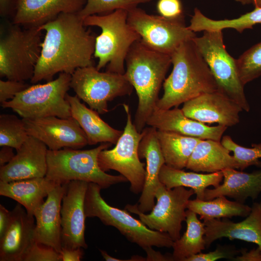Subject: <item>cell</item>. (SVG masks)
I'll return each instance as SVG.
<instances>
[{"instance_id":"18","label":"cell","mask_w":261,"mask_h":261,"mask_svg":"<svg viewBox=\"0 0 261 261\" xmlns=\"http://www.w3.org/2000/svg\"><path fill=\"white\" fill-rule=\"evenodd\" d=\"M138 147L140 159L146 160L144 186L136 204L143 213L151 211L155 205V192L161 183L159 178L162 166L165 164L157 137V130L152 127H145Z\"/></svg>"},{"instance_id":"49","label":"cell","mask_w":261,"mask_h":261,"mask_svg":"<svg viewBox=\"0 0 261 261\" xmlns=\"http://www.w3.org/2000/svg\"><path fill=\"white\" fill-rule=\"evenodd\" d=\"M255 6L261 7V0H253Z\"/></svg>"},{"instance_id":"4","label":"cell","mask_w":261,"mask_h":261,"mask_svg":"<svg viewBox=\"0 0 261 261\" xmlns=\"http://www.w3.org/2000/svg\"><path fill=\"white\" fill-rule=\"evenodd\" d=\"M128 11L117 9L110 13L93 14L83 19L85 26H97L101 33L96 37L94 56L98 59V70L119 74L125 72V62L131 45L141 39L127 22Z\"/></svg>"},{"instance_id":"40","label":"cell","mask_w":261,"mask_h":261,"mask_svg":"<svg viewBox=\"0 0 261 261\" xmlns=\"http://www.w3.org/2000/svg\"><path fill=\"white\" fill-rule=\"evenodd\" d=\"M160 15L168 18H176L183 15L180 0H159L157 4Z\"/></svg>"},{"instance_id":"36","label":"cell","mask_w":261,"mask_h":261,"mask_svg":"<svg viewBox=\"0 0 261 261\" xmlns=\"http://www.w3.org/2000/svg\"><path fill=\"white\" fill-rule=\"evenodd\" d=\"M152 0H87V2L77 14L82 18L93 14H106L117 9L129 11L141 3H145Z\"/></svg>"},{"instance_id":"6","label":"cell","mask_w":261,"mask_h":261,"mask_svg":"<svg viewBox=\"0 0 261 261\" xmlns=\"http://www.w3.org/2000/svg\"><path fill=\"white\" fill-rule=\"evenodd\" d=\"M102 189L97 184L88 183L84 202L86 218H98L104 225L114 227L128 241L144 250L154 246L172 247L174 241L167 233L150 229L126 209L108 204L101 196Z\"/></svg>"},{"instance_id":"5","label":"cell","mask_w":261,"mask_h":261,"mask_svg":"<svg viewBox=\"0 0 261 261\" xmlns=\"http://www.w3.org/2000/svg\"><path fill=\"white\" fill-rule=\"evenodd\" d=\"M111 144L102 143L87 150L65 148L58 150L48 149L47 169L45 177L58 184L72 180L94 183L102 189L113 185L128 182L121 174L111 175L99 167L98 156L102 150L108 149Z\"/></svg>"},{"instance_id":"22","label":"cell","mask_w":261,"mask_h":261,"mask_svg":"<svg viewBox=\"0 0 261 261\" xmlns=\"http://www.w3.org/2000/svg\"><path fill=\"white\" fill-rule=\"evenodd\" d=\"M65 189L66 184L57 185L34 215V240L53 247L59 253L62 247L60 210Z\"/></svg>"},{"instance_id":"19","label":"cell","mask_w":261,"mask_h":261,"mask_svg":"<svg viewBox=\"0 0 261 261\" xmlns=\"http://www.w3.org/2000/svg\"><path fill=\"white\" fill-rule=\"evenodd\" d=\"M18 203L11 211V219L0 238V261H23L33 242L35 217Z\"/></svg>"},{"instance_id":"1","label":"cell","mask_w":261,"mask_h":261,"mask_svg":"<svg viewBox=\"0 0 261 261\" xmlns=\"http://www.w3.org/2000/svg\"><path fill=\"white\" fill-rule=\"evenodd\" d=\"M85 27L83 19L74 13L60 14L39 26L45 34L32 83L49 81L58 73L72 74L79 68L93 65L96 37Z\"/></svg>"},{"instance_id":"12","label":"cell","mask_w":261,"mask_h":261,"mask_svg":"<svg viewBox=\"0 0 261 261\" xmlns=\"http://www.w3.org/2000/svg\"><path fill=\"white\" fill-rule=\"evenodd\" d=\"M127 22L138 33L143 43L170 56L182 43L196 36L186 26L184 15L168 18L148 14L137 7L128 11Z\"/></svg>"},{"instance_id":"48","label":"cell","mask_w":261,"mask_h":261,"mask_svg":"<svg viewBox=\"0 0 261 261\" xmlns=\"http://www.w3.org/2000/svg\"><path fill=\"white\" fill-rule=\"evenodd\" d=\"M236 2L241 3L242 4L246 5L253 3V0H234Z\"/></svg>"},{"instance_id":"16","label":"cell","mask_w":261,"mask_h":261,"mask_svg":"<svg viewBox=\"0 0 261 261\" xmlns=\"http://www.w3.org/2000/svg\"><path fill=\"white\" fill-rule=\"evenodd\" d=\"M188 117L205 123L232 127L240 121L241 107L219 90L206 93L183 103L181 108Z\"/></svg>"},{"instance_id":"27","label":"cell","mask_w":261,"mask_h":261,"mask_svg":"<svg viewBox=\"0 0 261 261\" xmlns=\"http://www.w3.org/2000/svg\"><path fill=\"white\" fill-rule=\"evenodd\" d=\"M194 172L208 173L222 171L227 168L239 169L230 151L221 141L201 139L196 145L186 167Z\"/></svg>"},{"instance_id":"46","label":"cell","mask_w":261,"mask_h":261,"mask_svg":"<svg viewBox=\"0 0 261 261\" xmlns=\"http://www.w3.org/2000/svg\"><path fill=\"white\" fill-rule=\"evenodd\" d=\"M13 0H0V13L2 15L7 14L9 12Z\"/></svg>"},{"instance_id":"9","label":"cell","mask_w":261,"mask_h":261,"mask_svg":"<svg viewBox=\"0 0 261 261\" xmlns=\"http://www.w3.org/2000/svg\"><path fill=\"white\" fill-rule=\"evenodd\" d=\"M207 63L219 90L236 102L246 112L250 110L244 85L239 76L236 59L227 51L222 30L203 31L193 39Z\"/></svg>"},{"instance_id":"13","label":"cell","mask_w":261,"mask_h":261,"mask_svg":"<svg viewBox=\"0 0 261 261\" xmlns=\"http://www.w3.org/2000/svg\"><path fill=\"white\" fill-rule=\"evenodd\" d=\"M194 191L184 187L167 188L161 183L155 192L157 200L149 214L140 211L136 204H127L125 209L134 213L150 229L167 233L174 241L180 237L182 223L186 219V210Z\"/></svg>"},{"instance_id":"10","label":"cell","mask_w":261,"mask_h":261,"mask_svg":"<svg viewBox=\"0 0 261 261\" xmlns=\"http://www.w3.org/2000/svg\"><path fill=\"white\" fill-rule=\"evenodd\" d=\"M126 114V124L115 146L105 149L98 156V163L104 172L116 171L126 178L130 183V190L134 194L141 193L145 184V163L141 162L138 147L142 137L132 121L128 105L123 104Z\"/></svg>"},{"instance_id":"44","label":"cell","mask_w":261,"mask_h":261,"mask_svg":"<svg viewBox=\"0 0 261 261\" xmlns=\"http://www.w3.org/2000/svg\"><path fill=\"white\" fill-rule=\"evenodd\" d=\"M147 254L145 258L146 261H173L172 255H163L159 252L154 250L152 247H148L144 250Z\"/></svg>"},{"instance_id":"30","label":"cell","mask_w":261,"mask_h":261,"mask_svg":"<svg viewBox=\"0 0 261 261\" xmlns=\"http://www.w3.org/2000/svg\"><path fill=\"white\" fill-rule=\"evenodd\" d=\"M187 209L199 215L200 219L204 221L233 217H246L251 207L237 201H230L225 196H221L210 200L198 198L189 200Z\"/></svg>"},{"instance_id":"45","label":"cell","mask_w":261,"mask_h":261,"mask_svg":"<svg viewBox=\"0 0 261 261\" xmlns=\"http://www.w3.org/2000/svg\"><path fill=\"white\" fill-rule=\"evenodd\" d=\"M1 147L0 150V167L9 163L15 155L13 147L6 145Z\"/></svg>"},{"instance_id":"43","label":"cell","mask_w":261,"mask_h":261,"mask_svg":"<svg viewBox=\"0 0 261 261\" xmlns=\"http://www.w3.org/2000/svg\"><path fill=\"white\" fill-rule=\"evenodd\" d=\"M11 211L0 204V238L5 233L10 221Z\"/></svg>"},{"instance_id":"38","label":"cell","mask_w":261,"mask_h":261,"mask_svg":"<svg viewBox=\"0 0 261 261\" xmlns=\"http://www.w3.org/2000/svg\"><path fill=\"white\" fill-rule=\"evenodd\" d=\"M240 254V249L237 250L231 245H218L213 251L207 253L202 252L191 256L185 261H214L221 259L232 260Z\"/></svg>"},{"instance_id":"31","label":"cell","mask_w":261,"mask_h":261,"mask_svg":"<svg viewBox=\"0 0 261 261\" xmlns=\"http://www.w3.org/2000/svg\"><path fill=\"white\" fill-rule=\"evenodd\" d=\"M187 229L180 238L174 241L172 254L173 261H185L192 255L200 253L205 249L204 236L205 225L198 218L197 214L186 210Z\"/></svg>"},{"instance_id":"35","label":"cell","mask_w":261,"mask_h":261,"mask_svg":"<svg viewBox=\"0 0 261 261\" xmlns=\"http://www.w3.org/2000/svg\"><path fill=\"white\" fill-rule=\"evenodd\" d=\"M221 143L229 151L233 153V157L241 171L251 166L261 168V143L254 144L250 148L235 143L229 135L222 136Z\"/></svg>"},{"instance_id":"8","label":"cell","mask_w":261,"mask_h":261,"mask_svg":"<svg viewBox=\"0 0 261 261\" xmlns=\"http://www.w3.org/2000/svg\"><path fill=\"white\" fill-rule=\"evenodd\" d=\"M71 74L60 73L56 79L46 83L29 87L11 100L1 103V106L12 109L22 118L70 117L66 95L71 87Z\"/></svg>"},{"instance_id":"21","label":"cell","mask_w":261,"mask_h":261,"mask_svg":"<svg viewBox=\"0 0 261 261\" xmlns=\"http://www.w3.org/2000/svg\"><path fill=\"white\" fill-rule=\"evenodd\" d=\"M204 239L208 248L216 240L226 237L256 244L261 250V202L253 203L249 214L239 222L227 219L204 220Z\"/></svg>"},{"instance_id":"47","label":"cell","mask_w":261,"mask_h":261,"mask_svg":"<svg viewBox=\"0 0 261 261\" xmlns=\"http://www.w3.org/2000/svg\"><path fill=\"white\" fill-rule=\"evenodd\" d=\"M100 251L102 257L106 261H131L130 259V260H120L113 257L103 250L100 249Z\"/></svg>"},{"instance_id":"11","label":"cell","mask_w":261,"mask_h":261,"mask_svg":"<svg viewBox=\"0 0 261 261\" xmlns=\"http://www.w3.org/2000/svg\"><path fill=\"white\" fill-rule=\"evenodd\" d=\"M70 87L90 108L102 115L109 111V102L130 95L134 89L125 74L101 72L93 65L77 69L71 74Z\"/></svg>"},{"instance_id":"42","label":"cell","mask_w":261,"mask_h":261,"mask_svg":"<svg viewBox=\"0 0 261 261\" xmlns=\"http://www.w3.org/2000/svg\"><path fill=\"white\" fill-rule=\"evenodd\" d=\"M232 261H261V250L258 246L249 251L246 248H242L240 249V255L235 257Z\"/></svg>"},{"instance_id":"26","label":"cell","mask_w":261,"mask_h":261,"mask_svg":"<svg viewBox=\"0 0 261 261\" xmlns=\"http://www.w3.org/2000/svg\"><path fill=\"white\" fill-rule=\"evenodd\" d=\"M71 116L75 119L85 132L88 145L108 143L116 144L123 130L110 126L102 120L96 111L87 107L77 95H66Z\"/></svg>"},{"instance_id":"28","label":"cell","mask_w":261,"mask_h":261,"mask_svg":"<svg viewBox=\"0 0 261 261\" xmlns=\"http://www.w3.org/2000/svg\"><path fill=\"white\" fill-rule=\"evenodd\" d=\"M159 178L160 182L168 188L177 187L189 188L194 191L196 198L204 200L207 188L219 186L223 175L222 171L206 174L185 172L164 164L161 168Z\"/></svg>"},{"instance_id":"3","label":"cell","mask_w":261,"mask_h":261,"mask_svg":"<svg viewBox=\"0 0 261 261\" xmlns=\"http://www.w3.org/2000/svg\"><path fill=\"white\" fill-rule=\"evenodd\" d=\"M125 63L124 74L138 99L133 123L141 132L157 107L160 89L172 64L171 58L152 49L139 40L130 47Z\"/></svg>"},{"instance_id":"33","label":"cell","mask_w":261,"mask_h":261,"mask_svg":"<svg viewBox=\"0 0 261 261\" xmlns=\"http://www.w3.org/2000/svg\"><path fill=\"white\" fill-rule=\"evenodd\" d=\"M22 119L11 114L0 115V145L18 149L28 138Z\"/></svg>"},{"instance_id":"32","label":"cell","mask_w":261,"mask_h":261,"mask_svg":"<svg viewBox=\"0 0 261 261\" xmlns=\"http://www.w3.org/2000/svg\"><path fill=\"white\" fill-rule=\"evenodd\" d=\"M261 23V7L255 6V9L240 16L232 19L214 20L203 14L198 18L197 28L200 31L222 30L233 29L239 33Z\"/></svg>"},{"instance_id":"20","label":"cell","mask_w":261,"mask_h":261,"mask_svg":"<svg viewBox=\"0 0 261 261\" xmlns=\"http://www.w3.org/2000/svg\"><path fill=\"white\" fill-rule=\"evenodd\" d=\"M146 125L158 130L171 131L200 139L221 141L228 127L218 125L209 126L187 116L181 109L175 107L168 109L156 107L148 118Z\"/></svg>"},{"instance_id":"41","label":"cell","mask_w":261,"mask_h":261,"mask_svg":"<svg viewBox=\"0 0 261 261\" xmlns=\"http://www.w3.org/2000/svg\"><path fill=\"white\" fill-rule=\"evenodd\" d=\"M60 255L61 261H80L84 256L83 248L62 247Z\"/></svg>"},{"instance_id":"25","label":"cell","mask_w":261,"mask_h":261,"mask_svg":"<svg viewBox=\"0 0 261 261\" xmlns=\"http://www.w3.org/2000/svg\"><path fill=\"white\" fill-rule=\"evenodd\" d=\"M58 184L45 176L11 182L0 181V195L15 200L34 217L45 202L44 198Z\"/></svg>"},{"instance_id":"23","label":"cell","mask_w":261,"mask_h":261,"mask_svg":"<svg viewBox=\"0 0 261 261\" xmlns=\"http://www.w3.org/2000/svg\"><path fill=\"white\" fill-rule=\"evenodd\" d=\"M87 0H14L13 24L40 26L62 13L78 14Z\"/></svg>"},{"instance_id":"17","label":"cell","mask_w":261,"mask_h":261,"mask_svg":"<svg viewBox=\"0 0 261 261\" xmlns=\"http://www.w3.org/2000/svg\"><path fill=\"white\" fill-rule=\"evenodd\" d=\"M47 150L44 143L29 136L16 150L12 160L0 167V181L11 182L45 177L47 169Z\"/></svg>"},{"instance_id":"39","label":"cell","mask_w":261,"mask_h":261,"mask_svg":"<svg viewBox=\"0 0 261 261\" xmlns=\"http://www.w3.org/2000/svg\"><path fill=\"white\" fill-rule=\"evenodd\" d=\"M30 86L24 81L8 80H0V102L13 99L18 93L24 90Z\"/></svg>"},{"instance_id":"24","label":"cell","mask_w":261,"mask_h":261,"mask_svg":"<svg viewBox=\"0 0 261 261\" xmlns=\"http://www.w3.org/2000/svg\"><path fill=\"white\" fill-rule=\"evenodd\" d=\"M222 172L223 183L213 189H206L204 200L224 196L244 203L248 198L256 199L261 193V168L251 173L234 168H227Z\"/></svg>"},{"instance_id":"15","label":"cell","mask_w":261,"mask_h":261,"mask_svg":"<svg viewBox=\"0 0 261 261\" xmlns=\"http://www.w3.org/2000/svg\"><path fill=\"white\" fill-rule=\"evenodd\" d=\"M88 184L81 180L66 183L60 210L63 247L87 248L85 238L86 217L84 202Z\"/></svg>"},{"instance_id":"7","label":"cell","mask_w":261,"mask_h":261,"mask_svg":"<svg viewBox=\"0 0 261 261\" xmlns=\"http://www.w3.org/2000/svg\"><path fill=\"white\" fill-rule=\"evenodd\" d=\"M0 39V76L25 81L32 78L41 53L39 26L22 29L14 24Z\"/></svg>"},{"instance_id":"34","label":"cell","mask_w":261,"mask_h":261,"mask_svg":"<svg viewBox=\"0 0 261 261\" xmlns=\"http://www.w3.org/2000/svg\"><path fill=\"white\" fill-rule=\"evenodd\" d=\"M238 74L242 84L261 76V42L254 45L236 59Z\"/></svg>"},{"instance_id":"29","label":"cell","mask_w":261,"mask_h":261,"mask_svg":"<svg viewBox=\"0 0 261 261\" xmlns=\"http://www.w3.org/2000/svg\"><path fill=\"white\" fill-rule=\"evenodd\" d=\"M157 137L165 164L177 169L186 167L199 138L157 130Z\"/></svg>"},{"instance_id":"14","label":"cell","mask_w":261,"mask_h":261,"mask_svg":"<svg viewBox=\"0 0 261 261\" xmlns=\"http://www.w3.org/2000/svg\"><path fill=\"white\" fill-rule=\"evenodd\" d=\"M23 120L28 135L42 142L49 150L80 149L88 145L85 132L72 116H48Z\"/></svg>"},{"instance_id":"2","label":"cell","mask_w":261,"mask_h":261,"mask_svg":"<svg viewBox=\"0 0 261 261\" xmlns=\"http://www.w3.org/2000/svg\"><path fill=\"white\" fill-rule=\"evenodd\" d=\"M193 39L182 43L171 55L173 68L163 83L164 92L157 102L158 108L178 107L202 94L219 90Z\"/></svg>"},{"instance_id":"37","label":"cell","mask_w":261,"mask_h":261,"mask_svg":"<svg viewBox=\"0 0 261 261\" xmlns=\"http://www.w3.org/2000/svg\"><path fill=\"white\" fill-rule=\"evenodd\" d=\"M23 261H61L60 253L53 247L34 241Z\"/></svg>"}]
</instances>
